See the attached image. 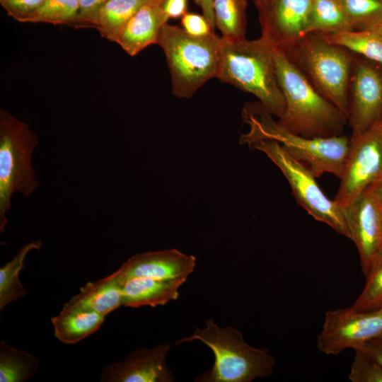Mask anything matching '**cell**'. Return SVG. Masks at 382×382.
<instances>
[{
    "mask_svg": "<svg viewBox=\"0 0 382 382\" xmlns=\"http://www.w3.org/2000/svg\"><path fill=\"white\" fill-rule=\"evenodd\" d=\"M272 116L259 101L245 103L242 118L248 131L241 135L240 144L245 145L256 139L276 141L315 177L330 173L340 179L349 151L350 137L345 134L330 137H303L292 132Z\"/></svg>",
    "mask_w": 382,
    "mask_h": 382,
    "instance_id": "1",
    "label": "cell"
},
{
    "mask_svg": "<svg viewBox=\"0 0 382 382\" xmlns=\"http://www.w3.org/2000/svg\"><path fill=\"white\" fill-rule=\"evenodd\" d=\"M221 37L216 78L255 96L273 116L282 118L286 104L278 83L271 45L262 37L253 40Z\"/></svg>",
    "mask_w": 382,
    "mask_h": 382,
    "instance_id": "2",
    "label": "cell"
},
{
    "mask_svg": "<svg viewBox=\"0 0 382 382\" xmlns=\"http://www.w3.org/2000/svg\"><path fill=\"white\" fill-rule=\"evenodd\" d=\"M271 46L286 104L285 112L278 121L292 132L306 137L343 134L347 125L346 115L312 87L280 49Z\"/></svg>",
    "mask_w": 382,
    "mask_h": 382,
    "instance_id": "3",
    "label": "cell"
},
{
    "mask_svg": "<svg viewBox=\"0 0 382 382\" xmlns=\"http://www.w3.org/2000/svg\"><path fill=\"white\" fill-rule=\"evenodd\" d=\"M199 340L214 355L212 369L195 378L199 382H250L269 376L274 372V357L266 348L248 344L243 334L231 326L220 327L209 319L202 328L175 342V345Z\"/></svg>",
    "mask_w": 382,
    "mask_h": 382,
    "instance_id": "4",
    "label": "cell"
},
{
    "mask_svg": "<svg viewBox=\"0 0 382 382\" xmlns=\"http://www.w3.org/2000/svg\"><path fill=\"white\" fill-rule=\"evenodd\" d=\"M278 48L312 87L347 118L348 87L354 53L316 33L302 35Z\"/></svg>",
    "mask_w": 382,
    "mask_h": 382,
    "instance_id": "5",
    "label": "cell"
},
{
    "mask_svg": "<svg viewBox=\"0 0 382 382\" xmlns=\"http://www.w3.org/2000/svg\"><path fill=\"white\" fill-rule=\"evenodd\" d=\"M157 44L165 54L175 96L190 98L204 83L216 78L221 37L214 33L194 36L167 23L161 30Z\"/></svg>",
    "mask_w": 382,
    "mask_h": 382,
    "instance_id": "6",
    "label": "cell"
},
{
    "mask_svg": "<svg viewBox=\"0 0 382 382\" xmlns=\"http://www.w3.org/2000/svg\"><path fill=\"white\" fill-rule=\"evenodd\" d=\"M38 138L27 124L0 110V231L8 223L6 214L16 192L30 195L39 182L32 165Z\"/></svg>",
    "mask_w": 382,
    "mask_h": 382,
    "instance_id": "7",
    "label": "cell"
},
{
    "mask_svg": "<svg viewBox=\"0 0 382 382\" xmlns=\"http://www.w3.org/2000/svg\"><path fill=\"white\" fill-rule=\"evenodd\" d=\"M252 150L263 152L282 171L297 204L315 220L329 226L350 239L345 210L323 192L315 177L291 156L276 141L256 139L248 142Z\"/></svg>",
    "mask_w": 382,
    "mask_h": 382,
    "instance_id": "8",
    "label": "cell"
},
{
    "mask_svg": "<svg viewBox=\"0 0 382 382\" xmlns=\"http://www.w3.org/2000/svg\"><path fill=\"white\" fill-rule=\"evenodd\" d=\"M382 124L355 137L350 144L334 201L345 210L382 175Z\"/></svg>",
    "mask_w": 382,
    "mask_h": 382,
    "instance_id": "9",
    "label": "cell"
},
{
    "mask_svg": "<svg viewBox=\"0 0 382 382\" xmlns=\"http://www.w3.org/2000/svg\"><path fill=\"white\" fill-rule=\"evenodd\" d=\"M382 124V65L354 54L348 87L351 137Z\"/></svg>",
    "mask_w": 382,
    "mask_h": 382,
    "instance_id": "10",
    "label": "cell"
},
{
    "mask_svg": "<svg viewBox=\"0 0 382 382\" xmlns=\"http://www.w3.org/2000/svg\"><path fill=\"white\" fill-rule=\"evenodd\" d=\"M381 333L382 308L359 311L351 306L328 310L317 337V348L327 355H337L347 349H357Z\"/></svg>",
    "mask_w": 382,
    "mask_h": 382,
    "instance_id": "11",
    "label": "cell"
},
{
    "mask_svg": "<svg viewBox=\"0 0 382 382\" xmlns=\"http://www.w3.org/2000/svg\"><path fill=\"white\" fill-rule=\"evenodd\" d=\"M345 212L350 240L357 248L361 269L366 276L382 246V201L371 185Z\"/></svg>",
    "mask_w": 382,
    "mask_h": 382,
    "instance_id": "12",
    "label": "cell"
},
{
    "mask_svg": "<svg viewBox=\"0 0 382 382\" xmlns=\"http://www.w3.org/2000/svg\"><path fill=\"white\" fill-rule=\"evenodd\" d=\"M313 0H267L257 10L262 35L282 47L305 33Z\"/></svg>",
    "mask_w": 382,
    "mask_h": 382,
    "instance_id": "13",
    "label": "cell"
},
{
    "mask_svg": "<svg viewBox=\"0 0 382 382\" xmlns=\"http://www.w3.org/2000/svg\"><path fill=\"white\" fill-rule=\"evenodd\" d=\"M169 344L129 352L121 361L105 366L99 381L103 382H172L174 376L166 365Z\"/></svg>",
    "mask_w": 382,
    "mask_h": 382,
    "instance_id": "14",
    "label": "cell"
},
{
    "mask_svg": "<svg viewBox=\"0 0 382 382\" xmlns=\"http://www.w3.org/2000/svg\"><path fill=\"white\" fill-rule=\"evenodd\" d=\"M197 259L175 248L149 251L131 256L112 274L123 286L134 277L173 279L188 277Z\"/></svg>",
    "mask_w": 382,
    "mask_h": 382,
    "instance_id": "15",
    "label": "cell"
},
{
    "mask_svg": "<svg viewBox=\"0 0 382 382\" xmlns=\"http://www.w3.org/2000/svg\"><path fill=\"white\" fill-rule=\"evenodd\" d=\"M162 0H150L142 5L123 28L117 43L130 56L157 44L162 27L169 20L161 8Z\"/></svg>",
    "mask_w": 382,
    "mask_h": 382,
    "instance_id": "16",
    "label": "cell"
},
{
    "mask_svg": "<svg viewBox=\"0 0 382 382\" xmlns=\"http://www.w3.org/2000/svg\"><path fill=\"white\" fill-rule=\"evenodd\" d=\"M187 279L132 278L122 286V306L139 308L165 305L178 298L179 289Z\"/></svg>",
    "mask_w": 382,
    "mask_h": 382,
    "instance_id": "17",
    "label": "cell"
},
{
    "mask_svg": "<svg viewBox=\"0 0 382 382\" xmlns=\"http://www.w3.org/2000/svg\"><path fill=\"white\" fill-rule=\"evenodd\" d=\"M105 316L88 308L65 303L59 313L51 318L54 335L61 342L72 345L96 332Z\"/></svg>",
    "mask_w": 382,
    "mask_h": 382,
    "instance_id": "18",
    "label": "cell"
},
{
    "mask_svg": "<svg viewBox=\"0 0 382 382\" xmlns=\"http://www.w3.org/2000/svg\"><path fill=\"white\" fill-rule=\"evenodd\" d=\"M66 303L88 308L106 316L122 306V286L111 274L88 282Z\"/></svg>",
    "mask_w": 382,
    "mask_h": 382,
    "instance_id": "19",
    "label": "cell"
},
{
    "mask_svg": "<svg viewBox=\"0 0 382 382\" xmlns=\"http://www.w3.org/2000/svg\"><path fill=\"white\" fill-rule=\"evenodd\" d=\"M150 0H106L99 7L93 28L100 35L116 42L128 21Z\"/></svg>",
    "mask_w": 382,
    "mask_h": 382,
    "instance_id": "20",
    "label": "cell"
},
{
    "mask_svg": "<svg viewBox=\"0 0 382 382\" xmlns=\"http://www.w3.org/2000/svg\"><path fill=\"white\" fill-rule=\"evenodd\" d=\"M354 30L337 0H313L305 33H336Z\"/></svg>",
    "mask_w": 382,
    "mask_h": 382,
    "instance_id": "21",
    "label": "cell"
},
{
    "mask_svg": "<svg viewBox=\"0 0 382 382\" xmlns=\"http://www.w3.org/2000/svg\"><path fill=\"white\" fill-rule=\"evenodd\" d=\"M39 364L37 357L0 341L1 382H24L36 373Z\"/></svg>",
    "mask_w": 382,
    "mask_h": 382,
    "instance_id": "22",
    "label": "cell"
},
{
    "mask_svg": "<svg viewBox=\"0 0 382 382\" xmlns=\"http://www.w3.org/2000/svg\"><path fill=\"white\" fill-rule=\"evenodd\" d=\"M42 241H35L23 245L14 257L0 267V311L8 304L25 296L27 291L21 284L18 273L25 267L24 260L32 250H40Z\"/></svg>",
    "mask_w": 382,
    "mask_h": 382,
    "instance_id": "23",
    "label": "cell"
},
{
    "mask_svg": "<svg viewBox=\"0 0 382 382\" xmlns=\"http://www.w3.org/2000/svg\"><path fill=\"white\" fill-rule=\"evenodd\" d=\"M330 42L382 65V35L374 30H349L323 34Z\"/></svg>",
    "mask_w": 382,
    "mask_h": 382,
    "instance_id": "24",
    "label": "cell"
},
{
    "mask_svg": "<svg viewBox=\"0 0 382 382\" xmlns=\"http://www.w3.org/2000/svg\"><path fill=\"white\" fill-rule=\"evenodd\" d=\"M247 0H214L215 25L221 37L228 39L245 37Z\"/></svg>",
    "mask_w": 382,
    "mask_h": 382,
    "instance_id": "25",
    "label": "cell"
},
{
    "mask_svg": "<svg viewBox=\"0 0 382 382\" xmlns=\"http://www.w3.org/2000/svg\"><path fill=\"white\" fill-rule=\"evenodd\" d=\"M79 0H45L24 23H49L65 24L76 28L79 14Z\"/></svg>",
    "mask_w": 382,
    "mask_h": 382,
    "instance_id": "26",
    "label": "cell"
},
{
    "mask_svg": "<svg viewBox=\"0 0 382 382\" xmlns=\"http://www.w3.org/2000/svg\"><path fill=\"white\" fill-rule=\"evenodd\" d=\"M355 30H369L382 22L379 0H337Z\"/></svg>",
    "mask_w": 382,
    "mask_h": 382,
    "instance_id": "27",
    "label": "cell"
},
{
    "mask_svg": "<svg viewBox=\"0 0 382 382\" xmlns=\"http://www.w3.org/2000/svg\"><path fill=\"white\" fill-rule=\"evenodd\" d=\"M365 277L364 289L352 306L359 311H373L382 308V246Z\"/></svg>",
    "mask_w": 382,
    "mask_h": 382,
    "instance_id": "28",
    "label": "cell"
},
{
    "mask_svg": "<svg viewBox=\"0 0 382 382\" xmlns=\"http://www.w3.org/2000/svg\"><path fill=\"white\" fill-rule=\"evenodd\" d=\"M348 378L352 382H382V366L361 349H355Z\"/></svg>",
    "mask_w": 382,
    "mask_h": 382,
    "instance_id": "29",
    "label": "cell"
},
{
    "mask_svg": "<svg viewBox=\"0 0 382 382\" xmlns=\"http://www.w3.org/2000/svg\"><path fill=\"white\" fill-rule=\"evenodd\" d=\"M45 0H0V4L8 16L23 22L24 19L35 12Z\"/></svg>",
    "mask_w": 382,
    "mask_h": 382,
    "instance_id": "30",
    "label": "cell"
},
{
    "mask_svg": "<svg viewBox=\"0 0 382 382\" xmlns=\"http://www.w3.org/2000/svg\"><path fill=\"white\" fill-rule=\"evenodd\" d=\"M182 28L194 36H204L214 33V28L203 14L187 12L181 18Z\"/></svg>",
    "mask_w": 382,
    "mask_h": 382,
    "instance_id": "31",
    "label": "cell"
},
{
    "mask_svg": "<svg viewBox=\"0 0 382 382\" xmlns=\"http://www.w3.org/2000/svg\"><path fill=\"white\" fill-rule=\"evenodd\" d=\"M80 9L78 27L93 28L96 16L99 7L106 0H79Z\"/></svg>",
    "mask_w": 382,
    "mask_h": 382,
    "instance_id": "32",
    "label": "cell"
},
{
    "mask_svg": "<svg viewBox=\"0 0 382 382\" xmlns=\"http://www.w3.org/2000/svg\"><path fill=\"white\" fill-rule=\"evenodd\" d=\"M161 8L168 19L181 18L187 12V0H162Z\"/></svg>",
    "mask_w": 382,
    "mask_h": 382,
    "instance_id": "33",
    "label": "cell"
},
{
    "mask_svg": "<svg viewBox=\"0 0 382 382\" xmlns=\"http://www.w3.org/2000/svg\"><path fill=\"white\" fill-rule=\"evenodd\" d=\"M357 349L366 352L382 366V333L369 340Z\"/></svg>",
    "mask_w": 382,
    "mask_h": 382,
    "instance_id": "34",
    "label": "cell"
},
{
    "mask_svg": "<svg viewBox=\"0 0 382 382\" xmlns=\"http://www.w3.org/2000/svg\"><path fill=\"white\" fill-rule=\"evenodd\" d=\"M194 1L201 8L202 14L214 28L216 27L214 11V0H194Z\"/></svg>",
    "mask_w": 382,
    "mask_h": 382,
    "instance_id": "35",
    "label": "cell"
},
{
    "mask_svg": "<svg viewBox=\"0 0 382 382\" xmlns=\"http://www.w3.org/2000/svg\"><path fill=\"white\" fill-rule=\"evenodd\" d=\"M371 186L376 196L382 201V175Z\"/></svg>",
    "mask_w": 382,
    "mask_h": 382,
    "instance_id": "36",
    "label": "cell"
},
{
    "mask_svg": "<svg viewBox=\"0 0 382 382\" xmlns=\"http://www.w3.org/2000/svg\"><path fill=\"white\" fill-rule=\"evenodd\" d=\"M253 1L257 9L258 10L265 4L267 0H253Z\"/></svg>",
    "mask_w": 382,
    "mask_h": 382,
    "instance_id": "37",
    "label": "cell"
},
{
    "mask_svg": "<svg viewBox=\"0 0 382 382\" xmlns=\"http://www.w3.org/2000/svg\"><path fill=\"white\" fill-rule=\"evenodd\" d=\"M369 30H374L382 35V22Z\"/></svg>",
    "mask_w": 382,
    "mask_h": 382,
    "instance_id": "38",
    "label": "cell"
},
{
    "mask_svg": "<svg viewBox=\"0 0 382 382\" xmlns=\"http://www.w3.org/2000/svg\"><path fill=\"white\" fill-rule=\"evenodd\" d=\"M381 135H382V126H381Z\"/></svg>",
    "mask_w": 382,
    "mask_h": 382,
    "instance_id": "39",
    "label": "cell"
},
{
    "mask_svg": "<svg viewBox=\"0 0 382 382\" xmlns=\"http://www.w3.org/2000/svg\"><path fill=\"white\" fill-rule=\"evenodd\" d=\"M379 1H382V0H379Z\"/></svg>",
    "mask_w": 382,
    "mask_h": 382,
    "instance_id": "40",
    "label": "cell"
}]
</instances>
